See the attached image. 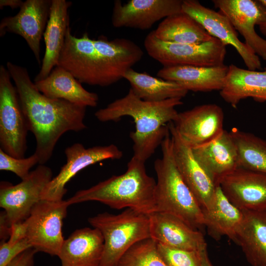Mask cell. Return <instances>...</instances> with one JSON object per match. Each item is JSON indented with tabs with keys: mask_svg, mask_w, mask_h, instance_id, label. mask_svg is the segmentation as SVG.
I'll use <instances>...</instances> for the list:
<instances>
[{
	"mask_svg": "<svg viewBox=\"0 0 266 266\" xmlns=\"http://www.w3.org/2000/svg\"><path fill=\"white\" fill-rule=\"evenodd\" d=\"M143 52L125 38L91 39L88 33L76 37L67 30L57 66L70 72L81 83L106 87L122 78L142 58Z\"/></svg>",
	"mask_w": 266,
	"mask_h": 266,
	"instance_id": "obj_1",
	"label": "cell"
},
{
	"mask_svg": "<svg viewBox=\"0 0 266 266\" xmlns=\"http://www.w3.org/2000/svg\"><path fill=\"white\" fill-rule=\"evenodd\" d=\"M6 67L16 88L29 130L35 137L34 153L39 164L45 165L64 133L86 129V107L45 96L36 88L24 67L8 61Z\"/></svg>",
	"mask_w": 266,
	"mask_h": 266,
	"instance_id": "obj_2",
	"label": "cell"
},
{
	"mask_svg": "<svg viewBox=\"0 0 266 266\" xmlns=\"http://www.w3.org/2000/svg\"><path fill=\"white\" fill-rule=\"evenodd\" d=\"M181 99L145 101L130 89L126 95L97 110L95 115L102 122H117L124 116L131 117L135 126V131L130 134L133 144V156L145 162L169 132L166 124L176 119L178 112L176 107L183 104Z\"/></svg>",
	"mask_w": 266,
	"mask_h": 266,
	"instance_id": "obj_3",
	"label": "cell"
},
{
	"mask_svg": "<svg viewBox=\"0 0 266 266\" xmlns=\"http://www.w3.org/2000/svg\"><path fill=\"white\" fill-rule=\"evenodd\" d=\"M145 163L133 156L125 173L79 190L67 200L70 205L96 201L113 209L130 208L148 215L156 211V182L147 173Z\"/></svg>",
	"mask_w": 266,
	"mask_h": 266,
	"instance_id": "obj_4",
	"label": "cell"
},
{
	"mask_svg": "<svg viewBox=\"0 0 266 266\" xmlns=\"http://www.w3.org/2000/svg\"><path fill=\"white\" fill-rule=\"evenodd\" d=\"M161 146L162 156L154 162L156 211L174 215L198 230L204 226L202 210L177 167L169 132Z\"/></svg>",
	"mask_w": 266,
	"mask_h": 266,
	"instance_id": "obj_5",
	"label": "cell"
},
{
	"mask_svg": "<svg viewBox=\"0 0 266 266\" xmlns=\"http://www.w3.org/2000/svg\"><path fill=\"white\" fill-rule=\"evenodd\" d=\"M101 233L103 250L99 266H118L125 254L134 244L150 238L148 215L127 208L118 214L99 213L88 219Z\"/></svg>",
	"mask_w": 266,
	"mask_h": 266,
	"instance_id": "obj_6",
	"label": "cell"
},
{
	"mask_svg": "<svg viewBox=\"0 0 266 266\" xmlns=\"http://www.w3.org/2000/svg\"><path fill=\"white\" fill-rule=\"evenodd\" d=\"M144 46L148 55L163 66L224 65L226 45L216 38L200 44H183L160 40L153 31L146 36Z\"/></svg>",
	"mask_w": 266,
	"mask_h": 266,
	"instance_id": "obj_7",
	"label": "cell"
},
{
	"mask_svg": "<svg viewBox=\"0 0 266 266\" xmlns=\"http://www.w3.org/2000/svg\"><path fill=\"white\" fill-rule=\"evenodd\" d=\"M11 76L0 66V146L2 150L16 158H25L29 131L19 95Z\"/></svg>",
	"mask_w": 266,
	"mask_h": 266,
	"instance_id": "obj_8",
	"label": "cell"
},
{
	"mask_svg": "<svg viewBox=\"0 0 266 266\" xmlns=\"http://www.w3.org/2000/svg\"><path fill=\"white\" fill-rule=\"evenodd\" d=\"M69 205L67 200H41L33 208L24 222L26 237L37 252L58 256L65 240L62 232L63 220Z\"/></svg>",
	"mask_w": 266,
	"mask_h": 266,
	"instance_id": "obj_9",
	"label": "cell"
},
{
	"mask_svg": "<svg viewBox=\"0 0 266 266\" xmlns=\"http://www.w3.org/2000/svg\"><path fill=\"white\" fill-rule=\"evenodd\" d=\"M52 178L51 169L39 164L17 184L1 181L0 206L11 226L27 219L33 208L41 200V194Z\"/></svg>",
	"mask_w": 266,
	"mask_h": 266,
	"instance_id": "obj_10",
	"label": "cell"
},
{
	"mask_svg": "<svg viewBox=\"0 0 266 266\" xmlns=\"http://www.w3.org/2000/svg\"><path fill=\"white\" fill-rule=\"evenodd\" d=\"M65 154L66 163L46 186L41 194V200H63L67 192L66 184L81 170L102 161L119 160L123 157L122 151L113 144L86 148L81 143H75L66 147Z\"/></svg>",
	"mask_w": 266,
	"mask_h": 266,
	"instance_id": "obj_11",
	"label": "cell"
},
{
	"mask_svg": "<svg viewBox=\"0 0 266 266\" xmlns=\"http://www.w3.org/2000/svg\"><path fill=\"white\" fill-rule=\"evenodd\" d=\"M182 11L196 20L212 37L226 46H233L248 69H262L260 58L239 39L237 31L225 15L204 6L197 0H183Z\"/></svg>",
	"mask_w": 266,
	"mask_h": 266,
	"instance_id": "obj_12",
	"label": "cell"
},
{
	"mask_svg": "<svg viewBox=\"0 0 266 266\" xmlns=\"http://www.w3.org/2000/svg\"><path fill=\"white\" fill-rule=\"evenodd\" d=\"M51 3L52 0H27L17 14L5 17L0 23V36L10 33L22 36L39 66L40 41L49 19Z\"/></svg>",
	"mask_w": 266,
	"mask_h": 266,
	"instance_id": "obj_13",
	"label": "cell"
},
{
	"mask_svg": "<svg viewBox=\"0 0 266 266\" xmlns=\"http://www.w3.org/2000/svg\"><path fill=\"white\" fill-rule=\"evenodd\" d=\"M224 118L222 108L209 103L178 112L173 123L182 139L193 148L206 144L219 136L225 130Z\"/></svg>",
	"mask_w": 266,
	"mask_h": 266,
	"instance_id": "obj_14",
	"label": "cell"
},
{
	"mask_svg": "<svg viewBox=\"0 0 266 266\" xmlns=\"http://www.w3.org/2000/svg\"><path fill=\"white\" fill-rule=\"evenodd\" d=\"M215 7L225 15L244 37L245 43L266 60V40L257 34L255 26L266 20V7L260 0H213Z\"/></svg>",
	"mask_w": 266,
	"mask_h": 266,
	"instance_id": "obj_15",
	"label": "cell"
},
{
	"mask_svg": "<svg viewBox=\"0 0 266 266\" xmlns=\"http://www.w3.org/2000/svg\"><path fill=\"white\" fill-rule=\"evenodd\" d=\"M182 0H130L114 2L111 23L115 28L146 30L158 21L182 11Z\"/></svg>",
	"mask_w": 266,
	"mask_h": 266,
	"instance_id": "obj_16",
	"label": "cell"
},
{
	"mask_svg": "<svg viewBox=\"0 0 266 266\" xmlns=\"http://www.w3.org/2000/svg\"><path fill=\"white\" fill-rule=\"evenodd\" d=\"M232 204L242 211H266V174L238 167L218 185Z\"/></svg>",
	"mask_w": 266,
	"mask_h": 266,
	"instance_id": "obj_17",
	"label": "cell"
},
{
	"mask_svg": "<svg viewBox=\"0 0 266 266\" xmlns=\"http://www.w3.org/2000/svg\"><path fill=\"white\" fill-rule=\"evenodd\" d=\"M172 141L175 162L183 180L202 209L208 207L214 198L216 185L195 158L191 148L182 139L173 122L167 124Z\"/></svg>",
	"mask_w": 266,
	"mask_h": 266,
	"instance_id": "obj_18",
	"label": "cell"
},
{
	"mask_svg": "<svg viewBox=\"0 0 266 266\" xmlns=\"http://www.w3.org/2000/svg\"><path fill=\"white\" fill-rule=\"evenodd\" d=\"M150 238L157 243L179 249L200 251L207 246L201 232L179 218L155 211L148 215Z\"/></svg>",
	"mask_w": 266,
	"mask_h": 266,
	"instance_id": "obj_19",
	"label": "cell"
},
{
	"mask_svg": "<svg viewBox=\"0 0 266 266\" xmlns=\"http://www.w3.org/2000/svg\"><path fill=\"white\" fill-rule=\"evenodd\" d=\"M191 149L197 161L216 186L223 177L238 167L235 144L230 132L225 130L212 141Z\"/></svg>",
	"mask_w": 266,
	"mask_h": 266,
	"instance_id": "obj_20",
	"label": "cell"
},
{
	"mask_svg": "<svg viewBox=\"0 0 266 266\" xmlns=\"http://www.w3.org/2000/svg\"><path fill=\"white\" fill-rule=\"evenodd\" d=\"M71 1L52 0L50 15L44 33L45 51L39 72L34 82L46 78L57 66L69 27L68 9Z\"/></svg>",
	"mask_w": 266,
	"mask_h": 266,
	"instance_id": "obj_21",
	"label": "cell"
},
{
	"mask_svg": "<svg viewBox=\"0 0 266 266\" xmlns=\"http://www.w3.org/2000/svg\"><path fill=\"white\" fill-rule=\"evenodd\" d=\"M103 243L98 229L85 227L76 230L63 244L58 256L61 266H99Z\"/></svg>",
	"mask_w": 266,
	"mask_h": 266,
	"instance_id": "obj_22",
	"label": "cell"
},
{
	"mask_svg": "<svg viewBox=\"0 0 266 266\" xmlns=\"http://www.w3.org/2000/svg\"><path fill=\"white\" fill-rule=\"evenodd\" d=\"M228 70V66H163L157 72L158 77L175 82L187 91H220Z\"/></svg>",
	"mask_w": 266,
	"mask_h": 266,
	"instance_id": "obj_23",
	"label": "cell"
},
{
	"mask_svg": "<svg viewBox=\"0 0 266 266\" xmlns=\"http://www.w3.org/2000/svg\"><path fill=\"white\" fill-rule=\"evenodd\" d=\"M220 94L234 108L246 98L266 101V68L263 71L252 70L230 65Z\"/></svg>",
	"mask_w": 266,
	"mask_h": 266,
	"instance_id": "obj_24",
	"label": "cell"
},
{
	"mask_svg": "<svg viewBox=\"0 0 266 266\" xmlns=\"http://www.w3.org/2000/svg\"><path fill=\"white\" fill-rule=\"evenodd\" d=\"M33 82L37 90L49 98L64 100L85 107L98 105V94L86 90L70 72L60 66H56L46 78Z\"/></svg>",
	"mask_w": 266,
	"mask_h": 266,
	"instance_id": "obj_25",
	"label": "cell"
},
{
	"mask_svg": "<svg viewBox=\"0 0 266 266\" xmlns=\"http://www.w3.org/2000/svg\"><path fill=\"white\" fill-rule=\"evenodd\" d=\"M243 218L233 241L252 266H266V211H242Z\"/></svg>",
	"mask_w": 266,
	"mask_h": 266,
	"instance_id": "obj_26",
	"label": "cell"
},
{
	"mask_svg": "<svg viewBox=\"0 0 266 266\" xmlns=\"http://www.w3.org/2000/svg\"><path fill=\"white\" fill-rule=\"evenodd\" d=\"M203 225L208 234L215 240L223 236L233 241L243 218V211L227 198L217 185L214 198L210 205L202 209Z\"/></svg>",
	"mask_w": 266,
	"mask_h": 266,
	"instance_id": "obj_27",
	"label": "cell"
},
{
	"mask_svg": "<svg viewBox=\"0 0 266 266\" xmlns=\"http://www.w3.org/2000/svg\"><path fill=\"white\" fill-rule=\"evenodd\" d=\"M153 32L161 40L177 43L200 44L214 37L196 20L183 11L164 19Z\"/></svg>",
	"mask_w": 266,
	"mask_h": 266,
	"instance_id": "obj_28",
	"label": "cell"
},
{
	"mask_svg": "<svg viewBox=\"0 0 266 266\" xmlns=\"http://www.w3.org/2000/svg\"><path fill=\"white\" fill-rule=\"evenodd\" d=\"M124 78L130 84V89L140 99L148 101H160L169 99H182L188 91L178 83L153 77L146 72L129 69Z\"/></svg>",
	"mask_w": 266,
	"mask_h": 266,
	"instance_id": "obj_29",
	"label": "cell"
},
{
	"mask_svg": "<svg viewBox=\"0 0 266 266\" xmlns=\"http://www.w3.org/2000/svg\"><path fill=\"white\" fill-rule=\"evenodd\" d=\"M229 132L237 149L238 167L266 174V140L237 128Z\"/></svg>",
	"mask_w": 266,
	"mask_h": 266,
	"instance_id": "obj_30",
	"label": "cell"
},
{
	"mask_svg": "<svg viewBox=\"0 0 266 266\" xmlns=\"http://www.w3.org/2000/svg\"><path fill=\"white\" fill-rule=\"evenodd\" d=\"M118 266H167L157 249V243L149 238L133 246L122 257Z\"/></svg>",
	"mask_w": 266,
	"mask_h": 266,
	"instance_id": "obj_31",
	"label": "cell"
},
{
	"mask_svg": "<svg viewBox=\"0 0 266 266\" xmlns=\"http://www.w3.org/2000/svg\"><path fill=\"white\" fill-rule=\"evenodd\" d=\"M157 249L167 266H201L200 251L175 249L158 243Z\"/></svg>",
	"mask_w": 266,
	"mask_h": 266,
	"instance_id": "obj_32",
	"label": "cell"
},
{
	"mask_svg": "<svg viewBox=\"0 0 266 266\" xmlns=\"http://www.w3.org/2000/svg\"><path fill=\"white\" fill-rule=\"evenodd\" d=\"M36 164L39 165V159L34 153L27 158L19 159L0 149V170L11 171L21 180L28 175L31 168Z\"/></svg>",
	"mask_w": 266,
	"mask_h": 266,
	"instance_id": "obj_33",
	"label": "cell"
},
{
	"mask_svg": "<svg viewBox=\"0 0 266 266\" xmlns=\"http://www.w3.org/2000/svg\"><path fill=\"white\" fill-rule=\"evenodd\" d=\"M31 248L27 237L14 243L8 241L0 243V266H5L18 255Z\"/></svg>",
	"mask_w": 266,
	"mask_h": 266,
	"instance_id": "obj_34",
	"label": "cell"
},
{
	"mask_svg": "<svg viewBox=\"0 0 266 266\" xmlns=\"http://www.w3.org/2000/svg\"><path fill=\"white\" fill-rule=\"evenodd\" d=\"M37 252L35 249L31 248L24 251L5 266H34L35 254Z\"/></svg>",
	"mask_w": 266,
	"mask_h": 266,
	"instance_id": "obj_35",
	"label": "cell"
},
{
	"mask_svg": "<svg viewBox=\"0 0 266 266\" xmlns=\"http://www.w3.org/2000/svg\"><path fill=\"white\" fill-rule=\"evenodd\" d=\"M12 226L8 221L5 212H1L0 216V243L7 241L9 238Z\"/></svg>",
	"mask_w": 266,
	"mask_h": 266,
	"instance_id": "obj_36",
	"label": "cell"
},
{
	"mask_svg": "<svg viewBox=\"0 0 266 266\" xmlns=\"http://www.w3.org/2000/svg\"><path fill=\"white\" fill-rule=\"evenodd\" d=\"M23 2L21 0H0V8L2 9L4 7H9L11 9L20 8Z\"/></svg>",
	"mask_w": 266,
	"mask_h": 266,
	"instance_id": "obj_37",
	"label": "cell"
},
{
	"mask_svg": "<svg viewBox=\"0 0 266 266\" xmlns=\"http://www.w3.org/2000/svg\"><path fill=\"white\" fill-rule=\"evenodd\" d=\"M201 266H213L208 255L207 246L200 251Z\"/></svg>",
	"mask_w": 266,
	"mask_h": 266,
	"instance_id": "obj_38",
	"label": "cell"
},
{
	"mask_svg": "<svg viewBox=\"0 0 266 266\" xmlns=\"http://www.w3.org/2000/svg\"><path fill=\"white\" fill-rule=\"evenodd\" d=\"M262 3L266 7V0H260ZM261 33L266 37V20L258 25Z\"/></svg>",
	"mask_w": 266,
	"mask_h": 266,
	"instance_id": "obj_39",
	"label": "cell"
}]
</instances>
